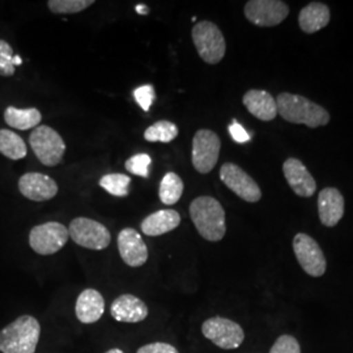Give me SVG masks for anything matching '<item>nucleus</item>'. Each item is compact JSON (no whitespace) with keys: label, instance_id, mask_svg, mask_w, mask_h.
Segmentation results:
<instances>
[{"label":"nucleus","instance_id":"f257e3e1","mask_svg":"<svg viewBox=\"0 0 353 353\" xmlns=\"http://www.w3.org/2000/svg\"><path fill=\"white\" fill-rule=\"evenodd\" d=\"M278 114L287 122L294 125H305L310 128L326 126L330 122V114L325 108L303 96L288 92L280 93L276 99Z\"/></svg>","mask_w":353,"mask_h":353},{"label":"nucleus","instance_id":"f03ea898","mask_svg":"<svg viewBox=\"0 0 353 353\" xmlns=\"http://www.w3.org/2000/svg\"><path fill=\"white\" fill-rule=\"evenodd\" d=\"M190 217L204 240L217 242L227 233L225 211L212 196H199L190 204Z\"/></svg>","mask_w":353,"mask_h":353},{"label":"nucleus","instance_id":"7ed1b4c3","mask_svg":"<svg viewBox=\"0 0 353 353\" xmlns=\"http://www.w3.org/2000/svg\"><path fill=\"white\" fill-rule=\"evenodd\" d=\"M39 335L41 326L34 316H19L0 331V352L34 353Z\"/></svg>","mask_w":353,"mask_h":353},{"label":"nucleus","instance_id":"20e7f679","mask_svg":"<svg viewBox=\"0 0 353 353\" xmlns=\"http://www.w3.org/2000/svg\"><path fill=\"white\" fill-rule=\"evenodd\" d=\"M191 36L199 57L205 63L217 64L223 61L227 43L219 26L211 21L196 23L192 28Z\"/></svg>","mask_w":353,"mask_h":353},{"label":"nucleus","instance_id":"39448f33","mask_svg":"<svg viewBox=\"0 0 353 353\" xmlns=\"http://www.w3.org/2000/svg\"><path fill=\"white\" fill-rule=\"evenodd\" d=\"M29 143L42 164L55 166L62 161L65 143L54 128L49 126L36 127L29 137Z\"/></svg>","mask_w":353,"mask_h":353},{"label":"nucleus","instance_id":"423d86ee","mask_svg":"<svg viewBox=\"0 0 353 353\" xmlns=\"http://www.w3.org/2000/svg\"><path fill=\"white\" fill-rule=\"evenodd\" d=\"M70 237L76 245L89 250H103L110 245L109 229L88 217H76L68 227Z\"/></svg>","mask_w":353,"mask_h":353},{"label":"nucleus","instance_id":"0eeeda50","mask_svg":"<svg viewBox=\"0 0 353 353\" xmlns=\"http://www.w3.org/2000/svg\"><path fill=\"white\" fill-rule=\"evenodd\" d=\"M202 332L208 341L223 350H237L245 341V332L240 325L223 316L204 321Z\"/></svg>","mask_w":353,"mask_h":353},{"label":"nucleus","instance_id":"6e6552de","mask_svg":"<svg viewBox=\"0 0 353 353\" xmlns=\"http://www.w3.org/2000/svg\"><path fill=\"white\" fill-rule=\"evenodd\" d=\"M70 239L68 229L57 221L33 228L29 233V245L39 255H51L62 250Z\"/></svg>","mask_w":353,"mask_h":353},{"label":"nucleus","instance_id":"1a4fd4ad","mask_svg":"<svg viewBox=\"0 0 353 353\" xmlns=\"http://www.w3.org/2000/svg\"><path fill=\"white\" fill-rule=\"evenodd\" d=\"M221 141L211 130H199L192 139V165L196 172L207 174L214 170L220 156Z\"/></svg>","mask_w":353,"mask_h":353},{"label":"nucleus","instance_id":"9d476101","mask_svg":"<svg viewBox=\"0 0 353 353\" xmlns=\"http://www.w3.org/2000/svg\"><path fill=\"white\" fill-rule=\"evenodd\" d=\"M293 250L299 263L307 275L313 278H321L325 275L327 262L325 254L314 239L305 233L296 234L293 240Z\"/></svg>","mask_w":353,"mask_h":353},{"label":"nucleus","instance_id":"9b49d317","mask_svg":"<svg viewBox=\"0 0 353 353\" xmlns=\"http://www.w3.org/2000/svg\"><path fill=\"white\" fill-rule=\"evenodd\" d=\"M243 11L246 19L254 26L270 28L279 26L287 19L290 7L280 0H250Z\"/></svg>","mask_w":353,"mask_h":353},{"label":"nucleus","instance_id":"f8f14e48","mask_svg":"<svg viewBox=\"0 0 353 353\" xmlns=\"http://www.w3.org/2000/svg\"><path fill=\"white\" fill-rule=\"evenodd\" d=\"M220 178L228 189L232 190L245 202L256 203L262 198L258 183L239 165L227 163L220 169Z\"/></svg>","mask_w":353,"mask_h":353},{"label":"nucleus","instance_id":"ddd939ff","mask_svg":"<svg viewBox=\"0 0 353 353\" xmlns=\"http://www.w3.org/2000/svg\"><path fill=\"white\" fill-rule=\"evenodd\" d=\"M118 250L122 261L130 267H141L148 261V248L134 228H125L119 232Z\"/></svg>","mask_w":353,"mask_h":353},{"label":"nucleus","instance_id":"4468645a","mask_svg":"<svg viewBox=\"0 0 353 353\" xmlns=\"http://www.w3.org/2000/svg\"><path fill=\"white\" fill-rule=\"evenodd\" d=\"M19 190L33 202H45L58 194V183L42 173H26L19 179Z\"/></svg>","mask_w":353,"mask_h":353},{"label":"nucleus","instance_id":"2eb2a0df","mask_svg":"<svg viewBox=\"0 0 353 353\" xmlns=\"http://www.w3.org/2000/svg\"><path fill=\"white\" fill-rule=\"evenodd\" d=\"M283 172L290 189L294 191L296 195L301 198H310L314 195L316 191V179L299 159L290 157L285 160Z\"/></svg>","mask_w":353,"mask_h":353},{"label":"nucleus","instance_id":"dca6fc26","mask_svg":"<svg viewBox=\"0 0 353 353\" xmlns=\"http://www.w3.org/2000/svg\"><path fill=\"white\" fill-rule=\"evenodd\" d=\"M318 214L325 227L338 225L344 214V198L335 188H326L318 195Z\"/></svg>","mask_w":353,"mask_h":353},{"label":"nucleus","instance_id":"f3484780","mask_svg":"<svg viewBox=\"0 0 353 353\" xmlns=\"http://www.w3.org/2000/svg\"><path fill=\"white\" fill-rule=\"evenodd\" d=\"M148 307L134 294H122L114 300L110 314L117 322L138 323L148 316Z\"/></svg>","mask_w":353,"mask_h":353},{"label":"nucleus","instance_id":"a211bd4d","mask_svg":"<svg viewBox=\"0 0 353 353\" xmlns=\"http://www.w3.org/2000/svg\"><path fill=\"white\" fill-rule=\"evenodd\" d=\"M105 312V300L99 290H84L77 297L75 305L76 318L85 325L101 319Z\"/></svg>","mask_w":353,"mask_h":353},{"label":"nucleus","instance_id":"6ab92c4d","mask_svg":"<svg viewBox=\"0 0 353 353\" xmlns=\"http://www.w3.org/2000/svg\"><path fill=\"white\" fill-rule=\"evenodd\" d=\"M242 102L249 110V113L261 121L270 122L278 117L276 100L265 90L250 89L245 93Z\"/></svg>","mask_w":353,"mask_h":353},{"label":"nucleus","instance_id":"aec40b11","mask_svg":"<svg viewBox=\"0 0 353 353\" xmlns=\"http://www.w3.org/2000/svg\"><path fill=\"white\" fill-rule=\"evenodd\" d=\"M181 224V216L174 210H160L141 221V232L150 237H159L174 230Z\"/></svg>","mask_w":353,"mask_h":353},{"label":"nucleus","instance_id":"412c9836","mask_svg":"<svg viewBox=\"0 0 353 353\" xmlns=\"http://www.w3.org/2000/svg\"><path fill=\"white\" fill-rule=\"evenodd\" d=\"M330 23V8L323 3L313 1L305 6L299 14V24L305 33H316Z\"/></svg>","mask_w":353,"mask_h":353},{"label":"nucleus","instance_id":"4be33fe9","mask_svg":"<svg viewBox=\"0 0 353 353\" xmlns=\"http://www.w3.org/2000/svg\"><path fill=\"white\" fill-rule=\"evenodd\" d=\"M4 121L8 126L16 130H30L39 126L42 115L36 108L17 109L14 106H8L4 112Z\"/></svg>","mask_w":353,"mask_h":353},{"label":"nucleus","instance_id":"5701e85b","mask_svg":"<svg viewBox=\"0 0 353 353\" xmlns=\"http://www.w3.org/2000/svg\"><path fill=\"white\" fill-rule=\"evenodd\" d=\"M0 153L10 160H21L28 153L26 141L13 131L0 130Z\"/></svg>","mask_w":353,"mask_h":353},{"label":"nucleus","instance_id":"b1692460","mask_svg":"<svg viewBox=\"0 0 353 353\" xmlns=\"http://www.w3.org/2000/svg\"><path fill=\"white\" fill-rule=\"evenodd\" d=\"M183 189L185 186L181 176L173 172L166 173L160 183V190H159L160 201L166 205L176 204L181 199Z\"/></svg>","mask_w":353,"mask_h":353},{"label":"nucleus","instance_id":"393cba45","mask_svg":"<svg viewBox=\"0 0 353 353\" xmlns=\"http://www.w3.org/2000/svg\"><path fill=\"white\" fill-rule=\"evenodd\" d=\"M178 127L170 121H159L144 132V139L151 143H170L178 137Z\"/></svg>","mask_w":353,"mask_h":353},{"label":"nucleus","instance_id":"a878e982","mask_svg":"<svg viewBox=\"0 0 353 353\" xmlns=\"http://www.w3.org/2000/svg\"><path fill=\"white\" fill-rule=\"evenodd\" d=\"M130 183H131V178L122 173L106 174L100 179V186L102 189L106 190L110 195L114 196H127Z\"/></svg>","mask_w":353,"mask_h":353},{"label":"nucleus","instance_id":"bb28decb","mask_svg":"<svg viewBox=\"0 0 353 353\" xmlns=\"http://www.w3.org/2000/svg\"><path fill=\"white\" fill-rule=\"evenodd\" d=\"M93 0H50L48 1L49 10L57 14L79 13L93 6Z\"/></svg>","mask_w":353,"mask_h":353},{"label":"nucleus","instance_id":"cd10ccee","mask_svg":"<svg viewBox=\"0 0 353 353\" xmlns=\"http://www.w3.org/2000/svg\"><path fill=\"white\" fill-rule=\"evenodd\" d=\"M151 163L152 159L150 154L139 153L130 157L126 161L125 168L128 173H132L135 176H143V178H148Z\"/></svg>","mask_w":353,"mask_h":353},{"label":"nucleus","instance_id":"c85d7f7f","mask_svg":"<svg viewBox=\"0 0 353 353\" xmlns=\"http://www.w3.org/2000/svg\"><path fill=\"white\" fill-rule=\"evenodd\" d=\"M13 50L11 45L0 39V76H12L16 67L13 65Z\"/></svg>","mask_w":353,"mask_h":353},{"label":"nucleus","instance_id":"c756f323","mask_svg":"<svg viewBox=\"0 0 353 353\" xmlns=\"http://www.w3.org/2000/svg\"><path fill=\"white\" fill-rule=\"evenodd\" d=\"M270 353H301V348L296 338L290 335H281L270 350Z\"/></svg>","mask_w":353,"mask_h":353},{"label":"nucleus","instance_id":"7c9ffc66","mask_svg":"<svg viewBox=\"0 0 353 353\" xmlns=\"http://www.w3.org/2000/svg\"><path fill=\"white\" fill-rule=\"evenodd\" d=\"M134 97L140 108L144 112H148L151 109L152 103L154 101V88L150 84L141 85L134 90Z\"/></svg>","mask_w":353,"mask_h":353},{"label":"nucleus","instance_id":"2f4dec72","mask_svg":"<svg viewBox=\"0 0 353 353\" xmlns=\"http://www.w3.org/2000/svg\"><path fill=\"white\" fill-rule=\"evenodd\" d=\"M137 353H179L176 347L172 344L157 341V343H151L140 347Z\"/></svg>","mask_w":353,"mask_h":353},{"label":"nucleus","instance_id":"473e14b6","mask_svg":"<svg viewBox=\"0 0 353 353\" xmlns=\"http://www.w3.org/2000/svg\"><path fill=\"white\" fill-rule=\"evenodd\" d=\"M229 134L230 137L233 138L234 141L237 143H246L250 140V135L246 132V130L243 127L241 126L239 122H233L230 126H229Z\"/></svg>","mask_w":353,"mask_h":353},{"label":"nucleus","instance_id":"72a5a7b5","mask_svg":"<svg viewBox=\"0 0 353 353\" xmlns=\"http://www.w3.org/2000/svg\"><path fill=\"white\" fill-rule=\"evenodd\" d=\"M135 10H137V12L140 13V14H143V16H145V14H148V12H150L148 7H147V6H144V4H138Z\"/></svg>","mask_w":353,"mask_h":353},{"label":"nucleus","instance_id":"f704fd0d","mask_svg":"<svg viewBox=\"0 0 353 353\" xmlns=\"http://www.w3.org/2000/svg\"><path fill=\"white\" fill-rule=\"evenodd\" d=\"M21 63H23V61H21V58H20L19 55L13 57V65H14V67H16V65H20Z\"/></svg>","mask_w":353,"mask_h":353},{"label":"nucleus","instance_id":"c9c22d12","mask_svg":"<svg viewBox=\"0 0 353 353\" xmlns=\"http://www.w3.org/2000/svg\"><path fill=\"white\" fill-rule=\"evenodd\" d=\"M105 353H125L122 350H118V348H113V350H109L108 352Z\"/></svg>","mask_w":353,"mask_h":353}]
</instances>
